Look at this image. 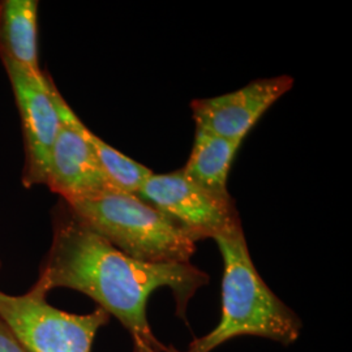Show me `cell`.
<instances>
[{
  "label": "cell",
  "instance_id": "cell-13",
  "mask_svg": "<svg viewBox=\"0 0 352 352\" xmlns=\"http://www.w3.org/2000/svg\"><path fill=\"white\" fill-rule=\"evenodd\" d=\"M132 343H133V352H157L154 351L153 349L151 347H148L145 343H142V342H140V340H132ZM166 352H186V351H179L177 349H175L174 346H168V349H167V351Z\"/></svg>",
  "mask_w": 352,
  "mask_h": 352
},
{
  "label": "cell",
  "instance_id": "cell-4",
  "mask_svg": "<svg viewBox=\"0 0 352 352\" xmlns=\"http://www.w3.org/2000/svg\"><path fill=\"white\" fill-rule=\"evenodd\" d=\"M0 320L26 352H91L110 315L97 307L87 315L64 312L47 302V294L32 286L23 295L0 291Z\"/></svg>",
  "mask_w": 352,
  "mask_h": 352
},
{
  "label": "cell",
  "instance_id": "cell-8",
  "mask_svg": "<svg viewBox=\"0 0 352 352\" xmlns=\"http://www.w3.org/2000/svg\"><path fill=\"white\" fill-rule=\"evenodd\" d=\"M294 85L289 76L258 78L232 93L190 103L196 129L243 141L266 110Z\"/></svg>",
  "mask_w": 352,
  "mask_h": 352
},
{
  "label": "cell",
  "instance_id": "cell-6",
  "mask_svg": "<svg viewBox=\"0 0 352 352\" xmlns=\"http://www.w3.org/2000/svg\"><path fill=\"white\" fill-rule=\"evenodd\" d=\"M1 62L12 87L23 126L25 148L23 184L26 188L46 186L51 151L60 128L55 101L56 87L46 74L38 78L19 64Z\"/></svg>",
  "mask_w": 352,
  "mask_h": 352
},
{
  "label": "cell",
  "instance_id": "cell-12",
  "mask_svg": "<svg viewBox=\"0 0 352 352\" xmlns=\"http://www.w3.org/2000/svg\"><path fill=\"white\" fill-rule=\"evenodd\" d=\"M0 352H26L10 327L0 320Z\"/></svg>",
  "mask_w": 352,
  "mask_h": 352
},
{
  "label": "cell",
  "instance_id": "cell-9",
  "mask_svg": "<svg viewBox=\"0 0 352 352\" xmlns=\"http://www.w3.org/2000/svg\"><path fill=\"white\" fill-rule=\"evenodd\" d=\"M0 59L19 64L34 77H43L38 60V1H0Z\"/></svg>",
  "mask_w": 352,
  "mask_h": 352
},
{
  "label": "cell",
  "instance_id": "cell-2",
  "mask_svg": "<svg viewBox=\"0 0 352 352\" xmlns=\"http://www.w3.org/2000/svg\"><path fill=\"white\" fill-rule=\"evenodd\" d=\"M223 260L221 318L189 343L186 352H212L228 340L253 336L291 346L300 338L302 318L265 283L252 261L243 226L214 238Z\"/></svg>",
  "mask_w": 352,
  "mask_h": 352
},
{
  "label": "cell",
  "instance_id": "cell-10",
  "mask_svg": "<svg viewBox=\"0 0 352 352\" xmlns=\"http://www.w3.org/2000/svg\"><path fill=\"white\" fill-rule=\"evenodd\" d=\"M243 141L227 140L196 129L188 162L182 168L184 175L219 197H230L227 177Z\"/></svg>",
  "mask_w": 352,
  "mask_h": 352
},
{
  "label": "cell",
  "instance_id": "cell-5",
  "mask_svg": "<svg viewBox=\"0 0 352 352\" xmlns=\"http://www.w3.org/2000/svg\"><path fill=\"white\" fill-rule=\"evenodd\" d=\"M183 227L193 240L214 239L241 225L232 197L202 188L182 170L151 174L138 193Z\"/></svg>",
  "mask_w": 352,
  "mask_h": 352
},
{
  "label": "cell",
  "instance_id": "cell-11",
  "mask_svg": "<svg viewBox=\"0 0 352 352\" xmlns=\"http://www.w3.org/2000/svg\"><path fill=\"white\" fill-rule=\"evenodd\" d=\"M84 133L103 171L111 179L113 184L126 193L138 195L153 171L113 149L106 141L94 135L87 126H84Z\"/></svg>",
  "mask_w": 352,
  "mask_h": 352
},
{
  "label": "cell",
  "instance_id": "cell-7",
  "mask_svg": "<svg viewBox=\"0 0 352 352\" xmlns=\"http://www.w3.org/2000/svg\"><path fill=\"white\" fill-rule=\"evenodd\" d=\"M55 101L60 116V128L51 151L46 186L65 202L122 190L103 171L85 138V124L58 89H55Z\"/></svg>",
  "mask_w": 352,
  "mask_h": 352
},
{
  "label": "cell",
  "instance_id": "cell-1",
  "mask_svg": "<svg viewBox=\"0 0 352 352\" xmlns=\"http://www.w3.org/2000/svg\"><path fill=\"white\" fill-rule=\"evenodd\" d=\"M208 283L209 276L190 263H145L119 251L62 200L54 210L50 250L34 286L47 295L55 289L87 295L126 327L132 340L166 352L168 346L154 336L148 320L151 294L170 289L176 315L187 321L189 302Z\"/></svg>",
  "mask_w": 352,
  "mask_h": 352
},
{
  "label": "cell",
  "instance_id": "cell-3",
  "mask_svg": "<svg viewBox=\"0 0 352 352\" xmlns=\"http://www.w3.org/2000/svg\"><path fill=\"white\" fill-rule=\"evenodd\" d=\"M65 204L87 226L140 261L188 264L196 252V241L175 219L138 195L118 190Z\"/></svg>",
  "mask_w": 352,
  "mask_h": 352
}]
</instances>
